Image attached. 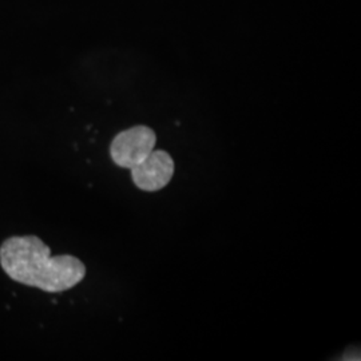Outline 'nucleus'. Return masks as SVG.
Listing matches in <instances>:
<instances>
[{"label":"nucleus","instance_id":"f03ea898","mask_svg":"<svg viewBox=\"0 0 361 361\" xmlns=\"http://www.w3.org/2000/svg\"><path fill=\"white\" fill-rule=\"evenodd\" d=\"M154 130L138 125L116 134L110 145V157L116 166L133 169L154 150Z\"/></svg>","mask_w":361,"mask_h":361},{"label":"nucleus","instance_id":"7ed1b4c3","mask_svg":"<svg viewBox=\"0 0 361 361\" xmlns=\"http://www.w3.org/2000/svg\"><path fill=\"white\" fill-rule=\"evenodd\" d=\"M134 185L143 192H158L166 188L174 176L176 165L165 150H153L141 164L130 169Z\"/></svg>","mask_w":361,"mask_h":361},{"label":"nucleus","instance_id":"f257e3e1","mask_svg":"<svg viewBox=\"0 0 361 361\" xmlns=\"http://www.w3.org/2000/svg\"><path fill=\"white\" fill-rule=\"evenodd\" d=\"M0 265L13 281L47 293L68 290L86 276V267L79 258L51 257V249L37 235L7 238L0 245Z\"/></svg>","mask_w":361,"mask_h":361}]
</instances>
